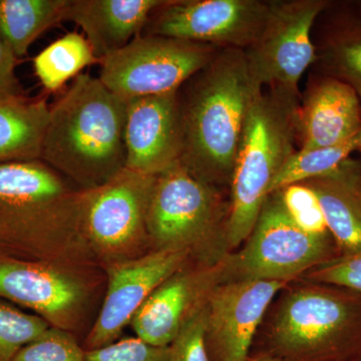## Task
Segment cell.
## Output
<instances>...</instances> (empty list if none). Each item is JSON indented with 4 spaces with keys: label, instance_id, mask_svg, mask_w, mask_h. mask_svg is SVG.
I'll return each instance as SVG.
<instances>
[{
    "label": "cell",
    "instance_id": "cell-1",
    "mask_svg": "<svg viewBox=\"0 0 361 361\" xmlns=\"http://www.w3.org/2000/svg\"><path fill=\"white\" fill-rule=\"evenodd\" d=\"M82 204L84 190L44 161L2 164L0 250L30 260L99 267L85 243Z\"/></svg>",
    "mask_w": 361,
    "mask_h": 361
},
{
    "label": "cell",
    "instance_id": "cell-2",
    "mask_svg": "<svg viewBox=\"0 0 361 361\" xmlns=\"http://www.w3.org/2000/svg\"><path fill=\"white\" fill-rule=\"evenodd\" d=\"M261 90L244 51L232 47H221L180 87V161L195 177L229 190L247 116Z\"/></svg>",
    "mask_w": 361,
    "mask_h": 361
},
{
    "label": "cell",
    "instance_id": "cell-3",
    "mask_svg": "<svg viewBox=\"0 0 361 361\" xmlns=\"http://www.w3.org/2000/svg\"><path fill=\"white\" fill-rule=\"evenodd\" d=\"M127 102L82 73L49 109L42 161L82 190L102 186L127 167Z\"/></svg>",
    "mask_w": 361,
    "mask_h": 361
},
{
    "label": "cell",
    "instance_id": "cell-4",
    "mask_svg": "<svg viewBox=\"0 0 361 361\" xmlns=\"http://www.w3.org/2000/svg\"><path fill=\"white\" fill-rule=\"evenodd\" d=\"M274 302L254 351L279 361H339L361 355V294L297 279Z\"/></svg>",
    "mask_w": 361,
    "mask_h": 361
},
{
    "label": "cell",
    "instance_id": "cell-5",
    "mask_svg": "<svg viewBox=\"0 0 361 361\" xmlns=\"http://www.w3.org/2000/svg\"><path fill=\"white\" fill-rule=\"evenodd\" d=\"M300 102L301 94L262 89L252 104L229 187L231 252L251 234L273 182L296 151Z\"/></svg>",
    "mask_w": 361,
    "mask_h": 361
},
{
    "label": "cell",
    "instance_id": "cell-6",
    "mask_svg": "<svg viewBox=\"0 0 361 361\" xmlns=\"http://www.w3.org/2000/svg\"><path fill=\"white\" fill-rule=\"evenodd\" d=\"M229 197L180 161L156 175L147 228L151 251L184 252L196 264L216 266L230 253Z\"/></svg>",
    "mask_w": 361,
    "mask_h": 361
},
{
    "label": "cell",
    "instance_id": "cell-7",
    "mask_svg": "<svg viewBox=\"0 0 361 361\" xmlns=\"http://www.w3.org/2000/svg\"><path fill=\"white\" fill-rule=\"evenodd\" d=\"M339 255L330 233L308 234L294 223L281 192L277 191L266 199L243 245L220 262L222 283L246 280L293 282Z\"/></svg>",
    "mask_w": 361,
    "mask_h": 361
},
{
    "label": "cell",
    "instance_id": "cell-8",
    "mask_svg": "<svg viewBox=\"0 0 361 361\" xmlns=\"http://www.w3.org/2000/svg\"><path fill=\"white\" fill-rule=\"evenodd\" d=\"M104 278L99 267L30 260L0 250V299L73 334L89 316Z\"/></svg>",
    "mask_w": 361,
    "mask_h": 361
},
{
    "label": "cell",
    "instance_id": "cell-9",
    "mask_svg": "<svg viewBox=\"0 0 361 361\" xmlns=\"http://www.w3.org/2000/svg\"><path fill=\"white\" fill-rule=\"evenodd\" d=\"M155 177L126 168L106 184L84 190L82 232L102 269L151 252L147 214Z\"/></svg>",
    "mask_w": 361,
    "mask_h": 361
},
{
    "label": "cell",
    "instance_id": "cell-10",
    "mask_svg": "<svg viewBox=\"0 0 361 361\" xmlns=\"http://www.w3.org/2000/svg\"><path fill=\"white\" fill-rule=\"evenodd\" d=\"M221 47L161 37H135L99 61V80L125 102L178 92Z\"/></svg>",
    "mask_w": 361,
    "mask_h": 361
},
{
    "label": "cell",
    "instance_id": "cell-11",
    "mask_svg": "<svg viewBox=\"0 0 361 361\" xmlns=\"http://www.w3.org/2000/svg\"><path fill=\"white\" fill-rule=\"evenodd\" d=\"M257 39L244 51L252 77L262 89L300 94L299 82L317 59L312 30L322 0H270Z\"/></svg>",
    "mask_w": 361,
    "mask_h": 361
},
{
    "label": "cell",
    "instance_id": "cell-12",
    "mask_svg": "<svg viewBox=\"0 0 361 361\" xmlns=\"http://www.w3.org/2000/svg\"><path fill=\"white\" fill-rule=\"evenodd\" d=\"M268 8L262 0H163L142 35L245 51L260 35Z\"/></svg>",
    "mask_w": 361,
    "mask_h": 361
},
{
    "label": "cell",
    "instance_id": "cell-13",
    "mask_svg": "<svg viewBox=\"0 0 361 361\" xmlns=\"http://www.w3.org/2000/svg\"><path fill=\"white\" fill-rule=\"evenodd\" d=\"M291 282L246 280L217 285L205 303L211 361H244L273 301Z\"/></svg>",
    "mask_w": 361,
    "mask_h": 361
},
{
    "label": "cell",
    "instance_id": "cell-14",
    "mask_svg": "<svg viewBox=\"0 0 361 361\" xmlns=\"http://www.w3.org/2000/svg\"><path fill=\"white\" fill-rule=\"evenodd\" d=\"M190 261L184 252L151 251L106 266L103 303L82 344L85 350H94L118 341L149 296Z\"/></svg>",
    "mask_w": 361,
    "mask_h": 361
},
{
    "label": "cell",
    "instance_id": "cell-15",
    "mask_svg": "<svg viewBox=\"0 0 361 361\" xmlns=\"http://www.w3.org/2000/svg\"><path fill=\"white\" fill-rule=\"evenodd\" d=\"M221 283L220 263L209 267L190 261L156 288L135 313L130 323L135 337L167 348Z\"/></svg>",
    "mask_w": 361,
    "mask_h": 361
},
{
    "label": "cell",
    "instance_id": "cell-16",
    "mask_svg": "<svg viewBox=\"0 0 361 361\" xmlns=\"http://www.w3.org/2000/svg\"><path fill=\"white\" fill-rule=\"evenodd\" d=\"M127 169L158 175L180 160L183 152L178 92L127 102Z\"/></svg>",
    "mask_w": 361,
    "mask_h": 361
},
{
    "label": "cell",
    "instance_id": "cell-17",
    "mask_svg": "<svg viewBox=\"0 0 361 361\" xmlns=\"http://www.w3.org/2000/svg\"><path fill=\"white\" fill-rule=\"evenodd\" d=\"M299 149L326 148L361 133V102L355 89L331 77L311 80L301 97L297 125Z\"/></svg>",
    "mask_w": 361,
    "mask_h": 361
},
{
    "label": "cell",
    "instance_id": "cell-18",
    "mask_svg": "<svg viewBox=\"0 0 361 361\" xmlns=\"http://www.w3.org/2000/svg\"><path fill=\"white\" fill-rule=\"evenodd\" d=\"M163 0H68L63 21L82 28L99 61L139 37Z\"/></svg>",
    "mask_w": 361,
    "mask_h": 361
},
{
    "label": "cell",
    "instance_id": "cell-19",
    "mask_svg": "<svg viewBox=\"0 0 361 361\" xmlns=\"http://www.w3.org/2000/svg\"><path fill=\"white\" fill-rule=\"evenodd\" d=\"M303 184L317 196L339 256L361 252V164L348 158L330 174Z\"/></svg>",
    "mask_w": 361,
    "mask_h": 361
},
{
    "label": "cell",
    "instance_id": "cell-20",
    "mask_svg": "<svg viewBox=\"0 0 361 361\" xmlns=\"http://www.w3.org/2000/svg\"><path fill=\"white\" fill-rule=\"evenodd\" d=\"M49 109L44 97L0 102V165L42 160Z\"/></svg>",
    "mask_w": 361,
    "mask_h": 361
},
{
    "label": "cell",
    "instance_id": "cell-21",
    "mask_svg": "<svg viewBox=\"0 0 361 361\" xmlns=\"http://www.w3.org/2000/svg\"><path fill=\"white\" fill-rule=\"evenodd\" d=\"M68 0H0V37L18 59L45 30L63 21Z\"/></svg>",
    "mask_w": 361,
    "mask_h": 361
},
{
    "label": "cell",
    "instance_id": "cell-22",
    "mask_svg": "<svg viewBox=\"0 0 361 361\" xmlns=\"http://www.w3.org/2000/svg\"><path fill=\"white\" fill-rule=\"evenodd\" d=\"M99 63L85 37L66 33L33 59L35 75L47 92H56L87 66Z\"/></svg>",
    "mask_w": 361,
    "mask_h": 361
},
{
    "label": "cell",
    "instance_id": "cell-23",
    "mask_svg": "<svg viewBox=\"0 0 361 361\" xmlns=\"http://www.w3.org/2000/svg\"><path fill=\"white\" fill-rule=\"evenodd\" d=\"M361 148V133L348 141L326 148L296 149L271 186L270 194L289 185L323 177L336 171Z\"/></svg>",
    "mask_w": 361,
    "mask_h": 361
},
{
    "label": "cell",
    "instance_id": "cell-24",
    "mask_svg": "<svg viewBox=\"0 0 361 361\" xmlns=\"http://www.w3.org/2000/svg\"><path fill=\"white\" fill-rule=\"evenodd\" d=\"M49 327L39 316L0 299V361H13L21 348Z\"/></svg>",
    "mask_w": 361,
    "mask_h": 361
},
{
    "label": "cell",
    "instance_id": "cell-25",
    "mask_svg": "<svg viewBox=\"0 0 361 361\" xmlns=\"http://www.w3.org/2000/svg\"><path fill=\"white\" fill-rule=\"evenodd\" d=\"M320 58L334 73V78L355 89L361 102V27L330 40L322 56H317V59Z\"/></svg>",
    "mask_w": 361,
    "mask_h": 361
},
{
    "label": "cell",
    "instance_id": "cell-26",
    "mask_svg": "<svg viewBox=\"0 0 361 361\" xmlns=\"http://www.w3.org/2000/svg\"><path fill=\"white\" fill-rule=\"evenodd\" d=\"M13 361H85V350L75 334L51 326L21 348Z\"/></svg>",
    "mask_w": 361,
    "mask_h": 361
},
{
    "label": "cell",
    "instance_id": "cell-27",
    "mask_svg": "<svg viewBox=\"0 0 361 361\" xmlns=\"http://www.w3.org/2000/svg\"><path fill=\"white\" fill-rule=\"evenodd\" d=\"M280 192L287 212L301 230L312 235L330 233L320 202L307 185L297 183Z\"/></svg>",
    "mask_w": 361,
    "mask_h": 361
},
{
    "label": "cell",
    "instance_id": "cell-28",
    "mask_svg": "<svg viewBox=\"0 0 361 361\" xmlns=\"http://www.w3.org/2000/svg\"><path fill=\"white\" fill-rule=\"evenodd\" d=\"M205 304L183 325L169 345L171 361H211L206 346Z\"/></svg>",
    "mask_w": 361,
    "mask_h": 361
},
{
    "label": "cell",
    "instance_id": "cell-29",
    "mask_svg": "<svg viewBox=\"0 0 361 361\" xmlns=\"http://www.w3.org/2000/svg\"><path fill=\"white\" fill-rule=\"evenodd\" d=\"M299 279L336 285L361 294V252L338 256L308 271Z\"/></svg>",
    "mask_w": 361,
    "mask_h": 361
},
{
    "label": "cell",
    "instance_id": "cell-30",
    "mask_svg": "<svg viewBox=\"0 0 361 361\" xmlns=\"http://www.w3.org/2000/svg\"><path fill=\"white\" fill-rule=\"evenodd\" d=\"M85 361H171L170 350L141 341L137 337L118 339L110 345L85 351Z\"/></svg>",
    "mask_w": 361,
    "mask_h": 361
},
{
    "label": "cell",
    "instance_id": "cell-31",
    "mask_svg": "<svg viewBox=\"0 0 361 361\" xmlns=\"http://www.w3.org/2000/svg\"><path fill=\"white\" fill-rule=\"evenodd\" d=\"M18 59L0 37V102L25 96L16 68Z\"/></svg>",
    "mask_w": 361,
    "mask_h": 361
},
{
    "label": "cell",
    "instance_id": "cell-32",
    "mask_svg": "<svg viewBox=\"0 0 361 361\" xmlns=\"http://www.w3.org/2000/svg\"><path fill=\"white\" fill-rule=\"evenodd\" d=\"M244 361H279L268 353H260V351H252L250 355Z\"/></svg>",
    "mask_w": 361,
    "mask_h": 361
},
{
    "label": "cell",
    "instance_id": "cell-33",
    "mask_svg": "<svg viewBox=\"0 0 361 361\" xmlns=\"http://www.w3.org/2000/svg\"><path fill=\"white\" fill-rule=\"evenodd\" d=\"M339 361H361V355L355 356V357L348 358V360H339Z\"/></svg>",
    "mask_w": 361,
    "mask_h": 361
},
{
    "label": "cell",
    "instance_id": "cell-34",
    "mask_svg": "<svg viewBox=\"0 0 361 361\" xmlns=\"http://www.w3.org/2000/svg\"><path fill=\"white\" fill-rule=\"evenodd\" d=\"M360 149H361V148H360Z\"/></svg>",
    "mask_w": 361,
    "mask_h": 361
}]
</instances>
